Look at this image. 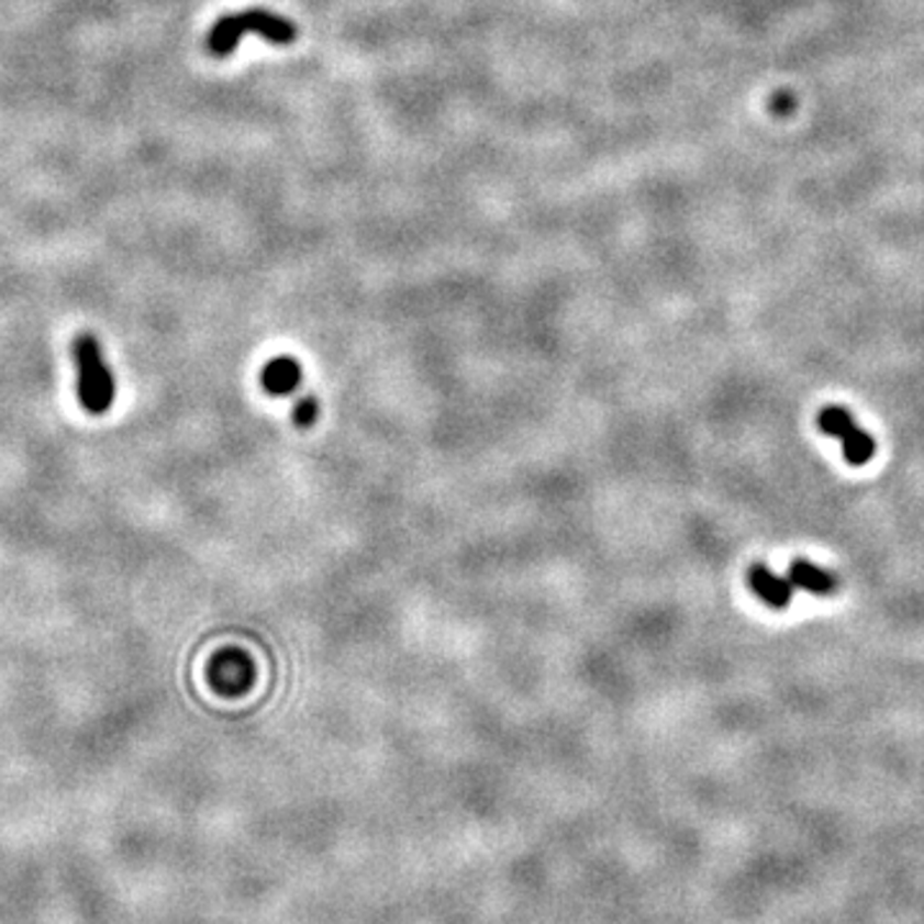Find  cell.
I'll use <instances>...</instances> for the list:
<instances>
[{"instance_id":"obj_6","label":"cell","mask_w":924,"mask_h":924,"mask_svg":"<svg viewBox=\"0 0 924 924\" xmlns=\"http://www.w3.org/2000/svg\"><path fill=\"white\" fill-rule=\"evenodd\" d=\"M301 365L293 357H275L263 368V388L270 396H290L301 386Z\"/></svg>"},{"instance_id":"obj_7","label":"cell","mask_w":924,"mask_h":924,"mask_svg":"<svg viewBox=\"0 0 924 924\" xmlns=\"http://www.w3.org/2000/svg\"><path fill=\"white\" fill-rule=\"evenodd\" d=\"M789 580L797 588H804V591L816 593V595H830L837 591V578L832 576L830 570H824L820 568V565L806 563V560L791 563Z\"/></svg>"},{"instance_id":"obj_4","label":"cell","mask_w":924,"mask_h":924,"mask_svg":"<svg viewBox=\"0 0 924 924\" xmlns=\"http://www.w3.org/2000/svg\"><path fill=\"white\" fill-rule=\"evenodd\" d=\"M255 681V666L242 650H224L211 660L209 683L224 697H240Z\"/></svg>"},{"instance_id":"obj_3","label":"cell","mask_w":924,"mask_h":924,"mask_svg":"<svg viewBox=\"0 0 924 924\" xmlns=\"http://www.w3.org/2000/svg\"><path fill=\"white\" fill-rule=\"evenodd\" d=\"M820 430L830 437L839 439L843 455L850 465H866L876 453V442L870 439L868 432H862L850 411L843 407H827L820 414Z\"/></svg>"},{"instance_id":"obj_2","label":"cell","mask_w":924,"mask_h":924,"mask_svg":"<svg viewBox=\"0 0 924 924\" xmlns=\"http://www.w3.org/2000/svg\"><path fill=\"white\" fill-rule=\"evenodd\" d=\"M73 360L78 370V399L88 414L101 416L116 399V380L93 334H78L73 342Z\"/></svg>"},{"instance_id":"obj_8","label":"cell","mask_w":924,"mask_h":924,"mask_svg":"<svg viewBox=\"0 0 924 924\" xmlns=\"http://www.w3.org/2000/svg\"><path fill=\"white\" fill-rule=\"evenodd\" d=\"M316 414H319V403H316L314 396H303V399L298 401L296 409H293V419H296L298 426H311L316 422Z\"/></svg>"},{"instance_id":"obj_1","label":"cell","mask_w":924,"mask_h":924,"mask_svg":"<svg viewBox=\"0 0 924 924\" xmlns=\"http://www.w3.org/2000/svg\"><path fill=\"white\" fill-rule=\"evenodd\" d=\"M244 34H259L270 44L288 47V44L296 42L298 29L293 21L282 19L278 13L265 9H249L242 13H232V16H221L216 24L211 26L209 36H205V49H209L213 57H226L240 47Z\"/></svg>"},{"instance_id":"obj_5","label":"cell","mask_w":924,"mask_h":924,"mask_svg":"<svg viewBox=\"0 0 924 924\" xmlns=\"http://www.w3.org/2000/svg\"><path fill=\"white\" fill-rule=\"evenodd\" d=\"M750 588L760 601H766L773 609H786L791 603L793 583L789 578L778 576L768 565H753L750 568Z\"/></svg>"}]
</instances>
